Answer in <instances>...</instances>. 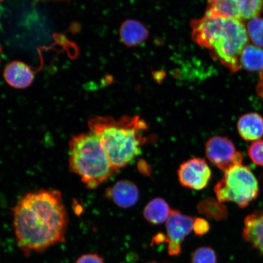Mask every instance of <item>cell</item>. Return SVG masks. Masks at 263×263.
Returning <instances> with one entry per match:
<instances>
[{
    "label": "cell",
    "mask_w": 263,
    "mask_h": 263,
    "mask_svg": "<svg viewBox=\"0 0 263 263\" xmlns=\"http://www.w3.org/2000/svg\"><path fill=\"white\" fill-rule=\"evenodd\" d=\"M192 263H217V255L210 247H200L193 253Z\"/></svg>",
    "instance_id": "18"
},
{
    "label": "cell",
    "mask_w": 263,
    "mask_h": 263,
    "mask_svg": "<svg viewBox=\"0 0 263 263\" xmlns=\"http://www.w3.org/2000/svg\"><path fill=\"white\" fill-rule=\"evenodd\" d=\"M257 93L259 97L261 98L263 101V70L261 71L260 75H259V79L257 87H256Z\"/></svg>",
    "instance_id": "23"
},
{
    "label": "cell",
    "mask_w": 263,
    "mask_h": 263,
    "mask_svg": "<svg viewBox=\"0 0 263 263\" xmlns=\"http://www.w3.org/2000/svg\"><path fill=\"white\" fill-rule=\"evenodd\" d=\"M4 78L11 87L25 88L32 84L34 80V74L28 65L21 61H14L6 66Z\"/></svg>",
    "instance_id": "11"
},
{
    "label": "cell",
    "mask_w": 263,
    "mask_h": 263,
    "mask_svg": "<svg viewBox=\"0 0 263 263\" xmlns=\"http://www.w3.org/2000/svg\"><path fill=\"white\" fill-rule=\"evenodd\" d=\"M90 131L100 140L115 172L123 168L141 153L146 143L147 124L139 117L125 116L118 120L110 117L92 118Z\"/></svg>",
    "instance_id": "3"
},
{
    "label": "cell",
    "mask_w": 263,
    "mask_h": 263,
    "mask_svg": "<svg viewBox=\"0 0 263 263\" xmlns=\"http://www.w3.org/2000/svg\"><path fill=\"white\" fill-rule=\"evenodd\" d=\"M195 219L183 215L178 210H172L166 227L167 251L171 256H178L182 252V244L193 229Z\"/></svg>",
    "instance_id": "8"
},
{
    "label": "cell",
    "mask_w": 263,
    "mask_h": 263,
    "mask_svg": "<svg viewBox=\"0 0 263 263\" xmlns=\"http://www.w3.org/2000/svg\"><path fill=\"white\" fill-rule=\"evenodd\" d=\"M149 263H157V262H149Z\"/></svg>",
    "instance_id": "24"
},
{
    "label": "cell",
    "mask_w": 263,
    "mask_h": 263,
    "mask_svg": "<svg viewBox=\"0 0 263 263\" xmlns=\"http://www.w3.org/2000/svg\"><path fill=\"white\" fill-rule=\"evenodd\" d=\"M69 168L91 190L97 189L115 173L100 140L91 131L72 137Z\"/></svg>",
    "instance_id": "4"
},
{
    "label": "cell",
    "mask_w": 263,
    "mask_h": 263,
    "mask_svg": "<svg viewBox=\"0 0 263 263\" xmlns=\"http://www.w3.org/2000/svg\"><path fill=\"white\" fill-rule=\"evenodd\" d=\"M210 229L209 223L205 219L200 218L195 219L193 230L196 235H204L209 232Z\"/></svg>",
    "instance_id": "21"
},
{
    "label": "cell",
    "mask_w": 263,
    "mask_h": 263,
    "mask_svg": "<svg viewBox=\"0 0 263 263\" xmlns=\"http://www.w3.org/2000/svg\"><path fill=\"white\" fill-rule=\"evenodd\" d=\"M223 173L222 179L215 186L219 202H234L245 208L257 197L258 181L249 167L239 164Z\"/></svg>",
    "instance_id": "5"
},
{
    "label": "cell",
    "mask_w": 263,
    "mask_h": 263,
    "mask_svg": "<svg viewBox=\"0 0 263 263\" xmlns=\"http://www.w3.org/2000/svg\"><path fill=\"white\" fill-rule=\"evenodd\" d=\"M106 195L121 208L128 209L136 204L139 198V192L131 181L123 180L118 181L107 189Z\"/></svg>",
    "instance_id": "10"
},
{
    "label": "cell",
    "mask_w": 263,
    "mask_h": 263,
    "mask_svg": "<svg viewBox=\"0 0 263 263\" xmlns=\"http://www.w3.org/2000/svg\"><path fill=\"white\" fill-rule=\"evenodd\" d=\"M171 211L165 200L156 198L147 203L143 210V216L151 224L159 225L166 222Z\"/></svg>",
    "instance_id": "15"
},
{
    "label": "cell",
    "mask_w": 263,
    "mask_h": 263,
    "mask_svg": "<svg viewBox=\"0 0 263 263\" xmlns=\"http://www.w3.org/2000/svg\"><path fill=\"white\" fill-rule=\"evenodd\" d=\"M13 211L16 241L25 255L44 252L65 241L68 216L59 191L41 190L26 194Z\"/></svg>",
    "instance_id": "1"
},
{
    "label": "cell",
    "mask_w": 263,
    "mask_h": 263,
    "mask_svg": "<svg viewBox=\"0 0 263 263\" xmlns=\"http://www.w3.org/2000/svg\"><path fill=\"white\" fill-rule=\"evenodd\" d=\"M206 157L219 169L225 172L231 167L242 164V154L236 149L234 144L227 137H213L205 146Z\"/></svg>",
    "instance_id": "7"
},
{
    "label": "cell",
    "mask_w": 263,
    "mask_h": 263,
    "mask_svg": "<svg viewBox=\"0 0 263 263\" xmlns=\"http://www.w3.org/2000/svg\"><path fill=\"white\" fill-rule=\"evenodd\" d=\"M237 127L240 136L246 141H258L263 136V118L258 114L242 115Z\"/></svg>",
    "instance_id": "13"
},
{
    "label": "cell",
    "mask_w": 263,
    "mask_h": 263,
    "mask_svg": "<svg viewBox=\"0 0 263 263\" xmlns=\"http://www.w3.org/2000/svg\"><path fill=\"white\" fill-rule=\"evenodd\" d=\"M192 37L200 47L210 49L214 58L232 72L242 68L240 57L248 45V33L241 21L205 14L191 25Z\"/></svg>",
    "instance_id": "2"
},
{
    "label": "cell",
    "mask_w": 263,
    "mask_h": 263,
    "mask_svg": "<svg viewBox=\"0 0 263 263\" xmlns=\"http://www.w3.org/2000/svg\"><path fill=\"white\" fill-rule=\"evenodd\" d=\"M199 212L204 214L209 218L215 219H220L224 218L227 215L226 209L224 207L218 204H206L200 205L199 208Z\"/></svg>",
    "instance_id": "19"
},
{
    "label": "cell",
    "mask_w": 263,
    "mask_h": 263,
    "mask_svg": "<svg viewBox=\"0 0 263 263\" xmlns=\"http://www.w3.org/2000/svg\"><path fill=\"white\" fill-rule=\"evenodd\" d=\"M248 154L253 162L263 166V141L258 140L252 143L249 148Z\"/></svg>",
    "instance_id": "20"
},
{
    "label": "cell",
    "mask_w": 263,
    "mask_h": 263,
    "mask_svg": "<svg viewBox=\"0 0 263 263\" xmlns=\"http://www.w3.org/2000/svg\"><path fill=\"white\" fill-rule=\"evenodd\" d=\"M247 31L250 39L256 46L263 47V18L256 16L250 19Z\"/></svg>",
    "instance_id": "17"
},
{
    "label": "cell",
    "mask_w": 263,
    "mask_h": 263,
    "mask_svg": "<svg viewBox=\"0 0 263 263\" xmlns=\"http://www.w3.org/2000/svg\"><path fill=\"white\" fill-rule=\"evenodd\" d=\"M262 9L263 0H210L205 14L241 21L258 16Z\"/></svg>",
    "instance_id": "6"
},
{
    "label": "cell",
    "mask_w": 263,
    "mask_h": 263,
    "mask_svg": "<svg viewBox=\"0 0 263 263\" xmlns=\"http://www.w3.org/2000/svg\"><path fill=\"white\" fill-rule=\"evenodd\" d=\"M243 238L263 254V210L246 217Z\"/></svg>",
    "instance_id": "12"
},
{
    "label": "cell",
    "mask_w": 263,
    "mask_h": 263,
    "mask_svg": "<svg viewBox=\"0 0 263 263\" xmlns=\"http://www.w3.org/2000/svg\"><path fill=\"white\" fill-rule=\"evenodd\" d=\"M177 173L181 185L195 190L204 189L212 177L209 164L199 158H193L181 164Z\"/></svg>",
    "instance_id": "9"
},
{
    "label": "cell",
    "mask_w": 263,
    "mask_h": 263,
    "mask_svg": "<svg viewBox=\"0 0 263 263\" xmlns=\"http://www.w3.org/2000/svg\"><path fill=\"white\" fill-rule=\"evenodd\" d=\"M240 63L242 67L249 71H262V49L255 45H247L241 52Z\"/></svg>",
    "instance_id": "16"
},
{
    "label": "cell",
    "mask_w": 263,
    "mask_h": 263,
    "mask_svg": "<svg viewBox=\"0 0 263 263\" xmlns=\"http://www.w3.org/2000/svg\"><path fill=\"white\" fill-rule=\"evenodd\" d=\"M120 34L123 44L127 47H133L145 41L149 36V32L140 22L127 20L121 25Z\"/></svg>",
    "instance_id": "14"
},
{
    "label": "cell",
    "mask_w": 263,
    "mask_h": 263,
    "mask_svg": "<svg viewBox=\"0 0 263 263\" xmlns=\"http://www.w3.org/2000/svg\"><path fill=\"white\" fill-rule=\"evenodd\" d=\"M75 263H105L104 259L96 254L82 255L77 259Z\"/></svg>",
    "instance_id": "22"
}]
</instances>
